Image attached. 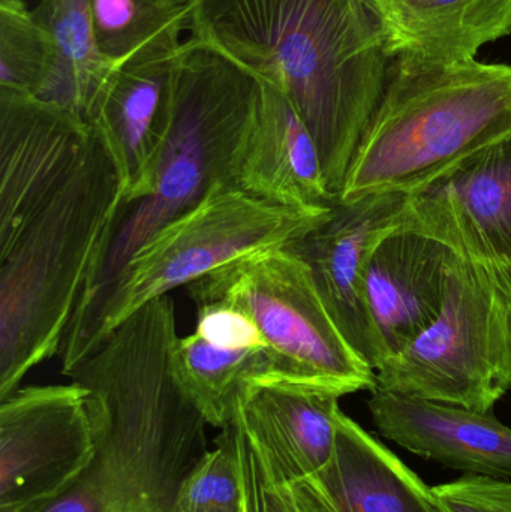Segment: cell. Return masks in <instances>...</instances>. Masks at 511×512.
<instances>
[{"label":"cell","instance_id":"obj_16","mask_svg":"<svg viewBox=\"0 0 511 512\" xmlns=\"http://www.w3.org/2000/svg\"><path fill=\"white\" fill-rule=\"evenodd\" d=\"M390 59L476 60L480 48L511 35V0H369Z\"/></svg>","mask_w":511,"mask_h":512},{"label":"cell","instance_id":"obj_28","mask_svg":"<svg viewBox=\"0 0 511 512\" xmlns=\"http://www.w3.org/2000/svg\"><path fill=\"white\" fill-rule=\"evenodd\" d=\"M300 512H339L314 478L291 484Z\"/></svg>","mask_w":511,"mask_h":512},{"label":"cell","instance_id":"obj_12","mask_svg":"<svg viewBox=\"0 0 511 512\" xmlns=\"http://www.w3.org/2000/svg\"><path fill=\"white\" fill-rule=\"evenodd\" d=\"M455 259L450 246L414 224L411 209L402 224L375 243L366 267V298L384 361L440 315Z\"/></svg>","mask_w":511,"mask_h":512},{"label":"cell","instance_id":"obj_6","mask_svg":"<svg viewBox=\"0 0 511 512\" xmlns=\"http://www.w3.org/2000/svg\"><path fill=\"white\" fill-rule=\"evenodd\" d=\"M332 209H288L219 183L135 251L96 316L78 363L150 301L246 256L299 242Z\"/></svg>","mask_w":511,"mask_h":512},{"label":"cell","instance_id":"obj_18","mask_svg":"<svg viewBox=\"0 0 511 512\" xmlns=\"http://www.w3.org/2000/svg\"><path fill=\"white\" fill-rule=\"evenodd\" d=\"M177 54L117 69L90 122L116 162L123 195L143 173L164 137Z\"/></svg>","mask_w":511,"mask_h":512},{"label":"cell","instance_id":"obj_23","mask_svg":"<svg viewBox=\"0 0 511 512\" xmlns=\"http://www.w3.org/2000/svg\"><path fill=\"white\" fill-rule=\"evenodd\" d=\"M57 66L56 42L47 27L23 0H0V87L44 99Z\"/></svg>","mask_w":511,"mask_h":512},{"label":"cell","instance_id":"obj_25","mask_svg":"<svg viewBox=\"0 0 511 512\" xmlns=\"http://www.w3.org/2000/svg\"><path fill=\"white\" fill-rule=\"evenodd\" d=\"M233 427L245 492V512H300L293 487L276 468L264 445L246 426L240 406Z\"/></svg>","mask_w":511,"mask_h":512},{"label":"cell","instance_id":"obj_27","mask_svg":"<svg viewBox=\"0 0 511 512\" xmlns=\"http://www.w3.org/2000/svg\"><path fill=\"white\" fill-rule=\"evenodd\" d=\"M434 490L449 512H511V480L465 474Z\"/></svg>","mask_w":511,"mask_h":512},{"label":"cell","instance_id":"obj_9","mask_svg":"<svg viewBox=\"0 0 511 512\" xmlns=\"http://www.w3.org/2000/svg\"><path fill=\"white\" fill-rule=\"evenodd\" d=\"M98 450L89 390L18 388L0 400V512H33L62 495Z\"/></svg>","mask_w":511,"mask_h":512},{"label":"cell","instance_id":"obj_17","mask_svg":"<svg viewBox=\"0 0 511 512\" xmlns=\"http://www.w3.org/2000/svg\"><path fill=\"white\" fill-rule=\"evenodd\" d=\"M312 478L339 512H449L434 487L344 412L335 453Z\"/></svg>","mask_w":511,"mask_h":512},{"label":"cell","instance_id":"obj_11","mask_svg":"<svg viewBox=\"0 0 511 512\" xmlns=\"http://www.w3.org/2000/svg\"><path fill=\"white\" fill-rule=\"evenodd\" d=\"M411 201L404 194L336 201L320 227L288 246L308 264L333 321L374 370L384 352L366 298V267L375 243L407 219Z\"/></svg>","mask_w":511,"mask_h":512},{"label":"cell","instance_id":"obj_8","mask_svg":"<svg viewBox=\"0 0 511 512\" xmlns=\"http://www.w3.org/2000/svg\"><path fill=\"white\" fill-rule=\"evenodd\" d=\"M195 306L230 303L260 328L282 382L344 397L374 391L375 370L345 339L308 264L288 246L231 262L186 286Z\"/></svg>","mask_w":511,"mask_h":512},{"label":"cell","instance_id":"obj_22","mask_svg":"<svg viewBox=\"0 0 511 512\" xmlns=\"http://www.w3.org/2000/svg\"><path fill=\"white\" fill-rule=\"evenodd\" d=\"M99 53L114 69L179 53L188 0H92Z\"/></svg>","mask_w":511,"mask_h":512},{"label":"cell","instance_id":"obj_20","mask_svg":"<svg viewBox=\"0 0 511 512\" xmlns=\"http://www.w3.org/2000/svg\"><path fill=\"white\" fill-rule=\"evenodd\" d=\"M56 42L59 66L44 101L92 122L114 69L99 53L93 32L92 0H42L33 11Z\"/></svg>","mask_w":511,"mask_h":512},{"label":"cell","instance_id":"obj_7","mask_svg":"<svg viewBox=\"0 0 511 512\" xmlns=\"http://www.w3.org/2000/svg\"><path fill=\"white\" fill-rule=\"evenodd\" d=\"M378 390L492 412L511 388V277L494 259L458 254L443 309L375 370Z\"/></svg>","mask_w":511,"mask_h":512},{"label":"cell","instance_id":"obj_21","mask_svg":"<svg viewBox=\"0 0 511 512\" xmlns=\"http://www.w3.org/2000/svg\"><path fill=\"white\" fill-rule=\"evenodd\" d=\"M429 191L443 197L474 239L482 242L498 261L510 264L511 134Z\"/></svg>","mask_w":511,"mask_h":512},{"label":"cell","instance_id":"obj_19","mask_svg":"<svg viewBox=\"0 0 511 512\" xmlns=\"http://www.w3.org/2000/svg\"><path fill=\"white\" fill-rule=\"evenodd\" d=\"M173 370L209 426L219 430L233 423L248 388L281 379L278 360L269 346L216 348L195 331L177 339Z\"/></svg>","mask_w":511,"mask_h":512},{"label":"cell","instance_id":"obj_30","mask_svg":"<svg viewBox=\"0 0 511 512\" xmlns=\"http://www.w3.org/2000/svg\"><path fill=\"white\" fill-rule=\"evenodd\" d=\"M243 512H245V510H243Z\"/></svg>","mask_w":511,"mask_h":512},{"label":"cell","instance_id":"obj_24","mask_svg":"<svg viewBox=\"0 0 511 512\" xmlns=\"http://www.w3.org/2000/svg\"><path fill=\"white\" fill-rule=\"evenodd\" d=\"M215 450H207L182 481L173 512H243L242 471L233 423L221 430Z\"/></svg>","mask_w":511,"mask_h":512},{"label":"cell","instance_id":"obj_10","mask_svg":"<svg viewBox=\"0 0 511 512\" xmlns=\"http://www.w3.org/2000/svg\"><path fill=\"white\" fill-rule=\"evenodd\" d=\"M92 138L68 108L0 87V251L59 191Z\"/></svg>","mask_w":511,"mask_h":512},{"label":"cell","instance_id":"obj_29","mask_svg":"<svg viewBox=\"0 0 511 512\" xmlns=\"http://www.w3.org/2000/svg\"><path fill=\"white\" fill-rule=\"evenodd\" d=\"M507 271H509V274L511 277V262H510V264H507Z\"/></svg>","mask_w":511,"mask_h":512},{"label":"cell","instance_id":"obj_1","mask_svg":"<svg viewBox=\"0 0 511 512\" xmlns=\"http://www.w3.org/2000/svg\"><path fill=\"white\" fill-rule=\"evenodd\" d=\"M191 38L293 104L338 198L389 80L386 36L369 0H188Z\"/></svg>","mask_w":511,"mask_h":512},{"label":"cell","instance_id":"obj_2","mask_svg":"<svg viewBox=\"0 0 511 512\" xmlns=\"http://www.w3.org/2000/svg\"><path fill=\"white\" fill-rule=\"evenodd\" d=\"M177 339L176 307L164 295L66 373L89 390L98 450L75 483L33 512H173L209 450V423L174 375Z\"/></svg>","mask_w":511,"mask_h":512},{"label":"cell","instance_id":"obj_26","mask_svg":"<svg viewBox=\"0 0 511 512\" xmlns=\"http://www.w3.org/2000/svg\"><path fill=\"white\" fill-rule=\"evenodd\" d=\"M195 333L221 349L263 348L266 345L260 328L251 316L230 303H210L197 307Z\"/></svg>","mask_w":511,"mask_h":512},{"label":"cell","instance_id":"obj_13","mask_svg":"<svg viewBox=\"0 0 511 512\" xmlns=\"http://www.w3.org/2000/svg\"><path fill=\"white\" fill-rule=\"evenodd\" d=\"M368 409L381 436L416 456L464 474L511 480V429L492 412L378 388Z\"/></svg>","mask_w":511,"mask_h":512},{"label":"cell","instance_id":"obj_15","mask_svg":"<svg viewBox=\"0 0 511 512\" xmlns=\"http://www.w3.org/2000/svg\"><path fill=\"white\" fill-rule=\"evenodd\" d=\"M341 397L290 382H261L240 402L243 420L290 484L320 474L335 453Z\"/></svg>","mask_w":511,"mask_h":512},{"label":"cell","instance_id":"obj_14","mask_svg":"<svg viewBox=\"0 0 511 512\" xmlns=\"http://www.w3.org/2000/svg\"><path fill=\"white\" fill-rule=\"evenodd\" d=\"M261 101L237 158L234 186L275 206L330 209L320 150L293 104L261 81Z\"/></svg>","mask_w":511,"mask_h":512},{"label":"cell","instance_id":"obj_3","mask_svg":"<svg viewBox=\"0 0 511 512\" xmlns=\"http://www.w3.org/2000/svg\"><path fill=\"white\" fill-rule=\"evenodd\" d=\"M261 90L257 77L218 51L194 38L183 42L171 78L167 129L123 195L107 245L84 286L60 351L63 375L77 366L96 316L135 251L219 183L234 186Z\"/></svg>","mask_w":511,"mask_h":512},{"label":"cell","instance_id":"obj_5","mask_svg":"<svg viewBox=\"0 0 511 512\" xmlns=\"http://www.w3.org/2000/svg\"><path fill=\"white\" fill-rule=\"evenodd\" d=\"M122 203L116 162L93 131L71 176L0 251V400L62 351Z\"/></svg>","mask_w":511,"mask_h":512},{"label":"cell","instance_id":"obj_4","mask_svg":"<svg viewBox=\"0 0 511 512\" xmlns=\"http://www.w3.org/2000/svg\"><path fill=\"white\" fill-rule=\"evenodd\" d=\"M511 134V65L395 59L338 201L435 188Z\"/></svg>","mask_w":511,"mask_h":512}]
</instances>
